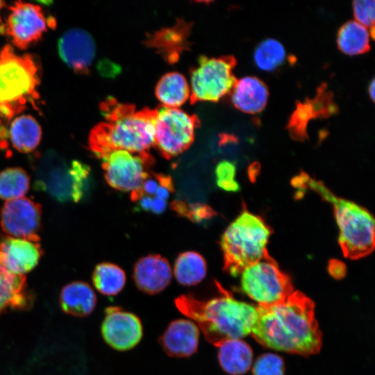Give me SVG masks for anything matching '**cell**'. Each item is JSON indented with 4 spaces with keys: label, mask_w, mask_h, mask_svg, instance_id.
<instances>
[{
    "label": "cell",
    "mask_w": 375,
    "mask_h": 375,
    "mask_svg": "<svg viewBox=\"0 0 375 375\" xmlns=\"http://www.w3.org/2000/svg\"><path fill=\"white\" fill-rule=\"evenodd\" d=\"M257 319L251 334L265 347L301 356L317 353L322 333L315 317V303L295 291L284 301L257 306Z\"/></svg>",
    "instance_id": "obj_1"
},
{
    "label": "cell",
    "mask_w": 375,
    "mask_h": 375,
    "mask_svg": "<svg viewBox=\"0 0 375 375\" xmlns=\"http://www.w3.org/2000/svg\"><path fill=\"white\" fill-rule=\"evenodd\" d=\"M101 111L106 121L91 131L89 147L99 158L114 150L147 154L154 142L156 110H137L134 106L104 101Z\"/></svg>",
    "instance_id": "obj_2"
},
{
    "label": "cell",
    "mask_w": 375,
    "mask_h": 375,
    "mask_svg": "<svg viewBox=\"0 0 375 375\" xmlns=\"http://www.w3.org/2000/svg\"><path fill=\"white\" fill-rule=\"evenodd\" d=\"M220 290V296L208 299L183 294L174 301L178 310L195 322L206 340L216 347L250 334L257 319L256 307Z\"/></svg>",
    "instance_id": "obj_3"
},
{
    "label": "cell",
    "mask_w": 375,
    "mask_h": 375,
    "mask_svg": "<svg viewBox=\"0 0 375 375\" xmlns=\"http://www.w3.org/2000/svg\"><path fill=\"white\" fill-rule=\"evenodd\" d=\"M38 67L30 54L18 55L8 44L0 51V115L9 122L28 103L37 108Z\"/></svg>",
    "instance_id": "obj_4"
},
{
    "label": "cell",
    "mask_w": 375,
    "mask_h": 375,
    "mask_svg": "<svg viewBox=\"0 0 375 375\" xmlns=\"http://www.w3.org/2000/svg\"><path fill=\"white\" fill-rule=\"evenodd\" d=\"M271 232L259 217L243 211L226 229L221 238L224 269L233 276L269 256L267 244Z\"/></svg>",
    "instance_id": "obj_5"
},
{
    "label": "cell",
    "mask_w": 375,
    "mask_h": 375,
    "mask_svg": "<svg viewBox=\"0 0 375 375\" xmlns=\"http://www.w3.org/2000/svg\"><path fill=\"white\" fill-rule=\"evenodd\" d=\"M309 185L333 205L340 234L338 242L345 257L358 259L374 248L373 216L356 203L336 197L322 183L310 179Z\"/></svg>",
    "instance_id": "obj_6"
},
{
    "label": "cell",
    "mask_w": 375,
    "mask_h": 375,
    "mask_svg": "<svg viewBox=\"0 0 375 375\" xmlns=\"http://www.w3.org/2000/svg\"><path fill=\"white\" fill-rule=\"evenodd\" d=\"M90 172L85 164L78 160L68 162L53 151H48L35 159L37 188L61 202H76L83 197Z\"/></svg>",
    "instance_id": "obj_7"
},
{
    "label": "cell",
    "mask_w": 375,
    "mask_h": 375,
    "mask_svg": "<svg viewBox=\"0 0 375 375\" xmlns=\"http://www.w3.org/2000/svg\"><path fill=\"white\" fill-rule=\"evenodd\" d=\"M237 60L233 56H201L190 72V100L216 102L233 90L237 78L233 74Z\"/></svg>",
    "instance_id": "obj_8"
},
{
    "label": "cell",
    "mask_w": 375,
    "mask_h": 375,
    "mask_svg": "<svg viewBox=\"0 0 375 375\" xmlns=\"http://www.w3.org/2000/svg\"><path fill=\"white\" fill-rule=\"evenodd\" d=\"M240 275L242 290L258 306L281 302L294 292L290 278L269 256L248 266Z\"/></svg>",
    "instance_id": "obj_9"
},
{
    "label": "cell",
    "mask_w": 375,
    "mask_h": 375,
    "mask_svg": "<svg viewBox=\"0 0 375 375\" xmlns=\"http://www.w3.org/2000/svg\"><path fill=\"white\" fill-rule=\"evenodd\" d=\"M199 122L196 115L179 108H159L155 117L153 144L165 158L175 157L192 144Z\"/></svg>",
    "instance_id": "obj_10"
},
{
    "label": "cell",
    "mask_w": 375,
    "mask_h": 375,
    "mask_svg": "<svg viewBox=\"0 0 375 375\" xmlns=\"http://www.w3.org/2000/svg\"><path fill=\"white\" fill-rule=\"evenodd\" d=\"M100 159L107 183L116 190L131 192L140 188L153 160L149 153L125 150H114Z\"/></svg>",
    "instance_id": "obj_11"
},
{
    "label": "cell",
    "mask_w": 375,
    "mask_h": 375,
    "mask_svg": "<svg viewBox=\"0 0 375 375\" xmlns=\"http://www.w3.org/2000/svg\"><path fill=\"white\" fill-rule=\"evenodd\" d=\"M1 33L19 49L38 42L47 30V21L42 8L36 4L15 1L10 7Z\"/></svg>",
    "instance_id": "obj_12"
},
{
    "label": "cell",
    "mask_w": 375,
    "mask_h": 375,
    "mask_svg": "<svg viewBox=\"0 0 375 375\" xmlns=\"http://www.w3.org/2000/svg\"><path fill=\"white\" fill-rule=\"evenodd\" d=\"M41 206L24 197L7 201L1 211V226L9 237L38 242Z\"/></svg>",
    "instance_id": "obj_13"
},
{
    "label": "cell",
    "mask_w": 375,
    "mask_h": 375,
    "mask_svg": "<svg viewBox=\"0 0 375 375\" xmlns=\"http://www.w3.org/2000/svg\"><path fill=\"white\" fill-rule=\"evenodd\" d=\"M101 324L104 341L117 351H127L141 340L143 328L140 319L135 314L118 306H109Z\"/></svg>",
    "instance_id": "obj_14"
},
{
    "label": "cell",
    "mask_w": 375,
    "mask_h": 375,
    "mask_svg": "<svg viewBox=\"0 0 375 375\" xmlns=\"http://www.w3.org/2000/svg\"><path fill=\"white\" fill-rule=\"evenodd\" d=\"M58 52L62 60L75 72L87 74L96 55V45L89 33L74 28L60 38Z\"/></svg>",
    "instance_id": "obj_15"
},
{
    "label": "cell",
    "mask_w": 375,
    "mask_h": 375,
    "mask_svg": "<svg viewBox=\"0 0 375 375\" xmlns=\"http://www.w3.org/2000/svg\"><path fill=\"white\" fill-rule=\"evenodd\" d=\"M42 253L38 242L8 237L0 242V264L16 274L24 275L35 268Z\"/></svg>",
    "instance_id": "obj_16"
},
{
    "label": "cell",
    "mask_w": 375,
    "mask_h": 375,
    "mask_svg": "<svg viewBox=\"0 0 375 375\" xmlns=\"http://www.w3.org/2000/svg\"><path fill=\"white\" fill-rule=\"evenodd\" d=\"M199 335L200 330L194 322L178 319L168 324L159 342L168 356L187 358L197 351Z\"/></svg>",
    "instance_id": "obj_17"
},
{
    "label": "cell",
    "mask_w": 375,
    "mask_h": 375,
    "mask_svg": "<svg viewBox=\"0 0 375 375\" xmlns=\"http://www.w3.org/2000/svg\"><path fill=\"white\" fill-rule=\"evenodd\" d=\"M172 276L169 263L159 255H149L140 258L133 269L136 286L149 294H156L165 289L171 281Z\"/></svg>",
    "instance_id": "obj_18"
},
{
    "label": "cell",
    "mask_w": 375,
    "mask_h": 375,
    "mask_svg": "<svg viewBox=\"0 0 375 375\" xmlns=\"http://www.w3.org/2000/svg\"><path fill=\"white\" fill-rule=\"evenodd\" d=\"M174 189L170 176L148 172L140 188L132 192L131 197L142 210L160 214L165 210Z\"/></svg>",
    "instance_id": "obj_19"
},
{
    "label": "cell",
    "mask_w": 375,
    "mask_h": 375,
    "mask_svg": "<svg viewBox=\"0 0 375 375\" xmlns=\"http://www.w3.org/2000/svg\"><path fill=\"white\" fill-rule=\"evenodd\" d=\"M269 90L267 85L256 76L238 79L231 90V101L239 110L248 114H257L265 108Z\"/></svg>",
    "instance_id": "obj_20"
},
{
    "label": "cell",
    "mask_w": 375,
    "mask_h": 375,
    "mask_svg": "<svg viewBox=\"0 0 375 375\" xmlns=\"http://www.w3.org/2000/svg\"><path fill=\"white\" fill-rule=\"evenodd\" d=\"M31 301L25 276L14 274L0 264V314L8 309H25Z\"/></svg>",
    "instance_id": "obj_21"
},
{
    "label": "cell",
    "mask_w": 375,
    "mask_h": 375,
    "mask_svg": "<svg viewBox=\"0 0 375 375\" xmlns=\"http://www.w3.org/2000/svg\"><path fill=\"white\" fill-rule=\"evenodd\" d=\"M97 297L93 289L87 283L74 281L66 285L60 295L62 310L76 317H85L94 310Z\"/></svg>",
    "instance_id": "obj_22"
},
{
    "label": "cell",
    "mask_w": 375,
    "mask_h": 375,
    "mask_svg": "<svg viewBox=\"0 0 375 375\" xmlns=\"http://www.w3.org/2000/svg\"><path fill=\"white\" fill-rule=\"evenodd\" d=\"M217 347L219 362L226 372L239 375L249 369L252 364L253 352L245 342L240 339L230 340Z\"/></svg>",
    "instance_id": "obj_23"
},
{
    "label": "cell",
    "mask_w": 375,
    "mask_h": 375,
    "mask_svg": "<svg viewBox=\"0 0 375 375\" xmlns=\"http://www.w3.org/2000/svg\"><path fill=\"white\" fill-rule=\"evenodd\" d=\"M155 94L163 107L179 108L190 97V85L181 73L169 72L158 80Z\"/></svg>",
    "instance_id": "obj_24"
},
{
    "label": "cell",
    "mask_w": 375,
    "mask_h": 375,
    "mask_svg": "<svg viewBox=\"0 0 375 375\" xmlns=\"http://www.w3.org/2000/svg\"><path fill=\"white\" fill-rule=\"evenodd\" d=\"M8 136L16 150L22 153H29L40 144L42 137L41 126L32 116L22 115L12 122Z\"/></svg>",
    "instance_id": "obj_25"
},
{
    "label": "cell",
    "mask_w": 375,
    "mask_h": 375,
    "mask_svg": "<svg viewBox=\"0 0 375 375\" xmlns=\"http://www.w3.org/2000/svg\"><path fill=\"white\" fill-rule=\"evenodd\" d=\"M370 36L367 28L356 21H349L338 30L337 45L345 55L363 54L370 49Z\"/></svg>",
    "instance_id": "obj_26"
},
{
    "label": "cell",
    "mask_w": 375,
    "mask_h": 375,
    "mask_svg": "<svg viewBox=\"0 0 375 375\" xmlns=\"http://www.w3.org/2000/svg\"><path fill=\"white\" fill-rule=\"evenodd\" d=\"M207 272L204 258L195 251H186L176 258L174 273L176 281L185 286L199 283L206 276Z\"/></svg>",
    "instance_id": "obj_27"
},
{
    "label": "cell",
    "mask_w": 375,
    "mask_h": 375,
    "mask_svg": "<svg viewBox=\"0 0 375 375\" xmlns=\"http://www.w3.org/2000/svg\"><path fill=\"white\" fill-rule=\"evenodd\" d=\"M95 288L102 294L114 296L119 293L126 283V274L117 265L102 262L96 266L92 273Z\"/></svg>",
    "instance_id": "obj_28"
},
{
    "label": "cell",
    "mask_w": 375,
    "mask_h": 375,
    "mask_svg": "<svg viewBox=\"0 0 375 375\" xmlns=\"http://www.w3.org/2000/svg\"><path fill=\"white\" fill-rule=\"evenodd\" d=\"M285 49L279 41L267 38L260 42L253 52V61L256 67L264 72H274L286 60Z\"/></svg>",
    "instance_id": "obj_29"
},
{
    "label": "cell",
    "mask_w": 375,
    "mask_h": 375,
    "mask_svg": "<svg viewBox=\"0 0 375 375\" xmlns=\"http://www.w3.org/2000/svg\"><path fill=\"white\" fill-rule=\"evenodd\" d=\"M29 185V176L23 169L7 168L0 172V199L9 201L23 197Z\"/></svg>",
    "instance_id": "obj_30"
},
{
    "label": "cell",
    "mask_w": 375,
    "mask_h": 375,
    "mask_svg": "<svg viewBox=\"0 0 375 375\" xmlns=\"http://www.w3.org/2000/svg\"><path fill=\"white\" fill-rule=\"evenodd\" d=\"M317 118L316 112L310 99H306L303 102L298 101L287 125V129L292 138L298 141L307 139L308 122Z\"/></svg>",
    "instance_id": "obj_31"
},
{
    "label": "cell",
    "mask_w": 375,
    "mask_h": 375,
    "mask_svg": "<svg viewBox=\"0 0 375 375\" xmlns=\"http://www.w3.org/2000/svg\"><path fill=\"white\" fill-rule=\"evenodd\" d=\"M186 28L173 26L165 28L156 33L152 37V46L169 55H175V51H180L184 47L186 40Z\"/></svg>",
    "instance_id": "obj_32"
},
{
    "label": "cell",
    "mask_w": 375,
    "mask_h": 375,
    "mask_svg": "<svg viewBox=\"0 0 375 375\" xmlns=\"http://www.w3.org/2000/svg\"><path fill=\"white\" fill-rule=\"evenodd\" d=\"M236 167L228 160L219 162L215 168V176L217 185L226 191L237 192L240 185L235 180Z\"/></svg>",
    "instance_id": "obj_33"
},
{
    "label": "cell",
    "mask_w": 375,
    "mask_h": 375,
    "mask_svg": "<svg viewBox=\"0 0 375 375\" xmlns=\"http://www.w3.org/2000/svg\"><path fill=\"white\" fill-rule=\"evenodd\" d=\"M283 360L274 353H265L260 356L253 367V375H283Z\"/></svg>",
    "instance_id": "obj_34"
},
{
    "label": "cell",
    "mask_w": 375,
    "mask_h": 375,
    "mask_svg": "<svg viewBox=\"0 0 375 375\" xmlns=\"http://www.w3.org/2000/svg\"><path fill=\"white\" fill-rule=\"evenodd\" d=\"M353 14L356 22L367 28L374 38L375 2L369 0H358L353 2Z\"/></svg>",
    "instance_id": "obj_35"
},
{
    "label": "cell",
    "mask_w": 375,
    "mask_h": 375,
    "mask_svg": "<svg viewBox=\"0 0 375 375\" xmlns=\"http://www.w3.org/2000/svg\"><path fill=\"white\" fill-rule=\"evenodd\" d=\"M172 205L176 212L195 222H200L214 215L213 210L206 205H186L181 201H174Z\"/></svg>",
    "instance_id": "obj_36"
},
{
    "label": "cell",
    "mask_w": 375,
    "mask_h": 375,
    "mask_svg": "<svg viewBox=\"0 0 375 375\" xmlns=\"http://www.w3.org/2000/svg\"><path fill=\"white\" fill-rule=\"evenodd\" d=\"M328 269L332 276L342 277L345 274L346 266L340 260H332L329 262Z\"/></svg>",
    "instance_id": "obj_37"
},
{
    "label": "cell",
    "mask_w": 375,
    "mask_h": 375,
    "mask_svg": "<svg viewBox=\"0 0 375 375\" xmlns=\"http://www.w3.org/2000/svg\"><path fill=\"white\" fill-rule=\"evenodd\" d=\"M368 92L372 101H374L375 96V81L373 78L369 85Z\"/></svg>",
    "instance_id": "obj_38"
},
{
    "label": "cell",
    "mask_w": 375,
    "mask_h": 375,
    "mask_svg": "<svg viewBox=\"0 0 375 375\" xmlns=\"http://www.w3.org/2000/svg\"><path fill=\"white\" fill-rule=\"evenodd\" d=\"M2 122H3V119L0 115V135L3 138H6L8 135L6 134V131L3 128L1 127Z\"/></svg>",
    "instance_id": "obj_39"
},
{
    "label": "cell",
    "mask_w": 375,
    "mask_h": 375,
    "mask_svg": "<svg viewBox=\"0 0 375 375\" xmlns=\"http://www.w3.org/2000/svg\"><path fill=\"white\" fill-rule=\"evenodd\" d=\"M4 6H5L4 1H0V10H1L3 7H4ZM0 21H1V19H0Z\"/></svg>",
    "instance_id": "obj_40"
}]
</instances>
